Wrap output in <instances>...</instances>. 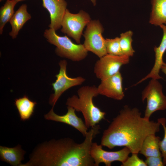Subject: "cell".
I'll list each match as a JSON object with an SVG mask.
<instances>
[{
    "mask_svg": "<svg viewBox=\"0 0 166 166\" xmlns=\"http://www.w3.org/2000/svg\"><path fill=\"white\" fill-rule=\"evenodd\" d=\"M17 3L18 2L24 1L25 0H14Z\"/></svg>",
    "mask_w": 166,
    "mask_h": 166,
    "instance_id": "obj_28",
    "label": "cell"
},
{
    "mask_svg": "<svg viewBox=\"0 0 166 166\" xmlns=\"http://www.w3.org/2000/svg\"><path fill=\"white\" fill-rule=\"evenodd\" d=\"M31 18L27 11V6L23 4L14 13L9 22L12 30L9 35L13 39L16 38L19 31L24 24Z\"/></svg>",
    "mask_w": 166,
    "mask_h": 166,
    "instance_id": "obj_16",
    "label": "cell"
},
{
    "mask_svg": "<svg viewBox=\"0 0 166 166\" xmlns=\"http://www.w3.org/2000/svg\"><path fill=\"white\" fill-rule=\"evenodd\" d=\"M103 26L98 20H92L86 26L84 37L83 45L88 51H90L100 58L107 54L105 39L102 34Z\"/></svg>",
    "mask_w": 166,
    "mask_h": 166,
    "instance_id": "obj_6",
    "label": "cell"
},
{
    "mask_svg": "<svg viewBox=\"0 0 166 166\" xmlns=\"http://www.w3.org/2000/svg\"><path fill=\"white\" fill-rule=\"evenodd\" d=\"M3 0H0V1L1 2V1H3Z\"/></svg>",
    "mask_w": 166,
    "mask_h": 166,
    "instance_id": "obj_29",
    "label": "cell"
},
{
    "mask_svg": "<svg viewBox=\"0 0 166 166\" xmlns=\"http://www.w3.org/2000/svg\"><path fill=\"white\" fill-rule=\"evenodd\" d=\"M44 36L50 43L56 46V54L74 61H79L85 59L88 54V51L83 44H75L66 35H58L56 31L49 28L46 30Z\"/></svg>",
    "mask_w": 166,
    "mask_h": 166,
    "instance_id": "obj_4",
    "label": "cell"
},
{
    "mask_svg": "<svg viewBox=\"0 0 166 166\" xmlns=\"http://www.w3.org/2000/svg\"><path fill=\"white\" fill-rule=\"evenodd\" d=\"M91 20L89 14L82 10L74 14L66 9L61 23V31L80 44L83 30Z\"/></svg>",
    "mask_w": 166,
    "mask_h": 166,
    "instance_id": "obj_7",
    "label": "cell"
},
{
    "mask_svg": "<svg viewBox=\"0 0 166 166\" xmlns=\"http://www.w3.org/2000/svg\"><path fill=\"white\" fill-rule=\"evenodd\" d=\"M67 113L63 115L55 113L52 107L48 113L44 116L47 120L60 122L69 125L76 128L85 136L87 133L88 128L82 119L76 115L75 109L72 107L68 106Z\"/></svg>",
    "mask_w": 166,
    "mask_h": 166,
    "instance_id": "obj_12",
    "label": "cell"
},
{
    "mask_svg": "<svg viewBox=\"0 0 166 166\" xmlns=\"http://www.w3.org/2000/svg\"><path fill=\"white\" fill-rule=\"evenodd\" d=\"M100 129L97 124L91 128L80 144L69 137L40 144L30 155L29 160L20 166H95L90 149Z\"/></svg>",
    "mask_w": 166,
    "mask_h": 166,
    "instance_id": "obj_1",
    "label": "cell"
},
{
    "mask_svg": "<svg viewBox=\"0 0 166 166\" xmlns=\"http://www.w3.org/2000/svg\"><path fill=\"white\" fill-rule=\"evenodd\" d=\"M121 166H147L145 162L140 159L138 153H132L124 162L122 163Z\"/></svg>",
    "mask_w": 166,
    "mask_h": 166,
    "instance_id": "obj_24",
    "label": "cell"
},
{
    "mask_svg": "<svg viewBox=\"0 0 166 166\" xmlns=\"http://www.w3.org/2000/svg\"><path fill=\"white\" fill-rule=\"evenodd\" d=\"M122 82L123 77L120 72L101 81L97 87L99 94L117 100H122L124 96Z\"/></svg>",
    "mask_w": 166,
    "mask_h": 166,
    "instance_id": "obj_11",
    "label": "cell"
},
{
    "mask_svg": "<svg viewBox=\"0 0 166 166\" xmlns=\"http://www.w3.org/2000/svg\"><path fill=\"white\" fill-rule=\"evenodd\" d=\"M133 34L131 30H128L121 33L119 38L120 46L124 55L130 57L133 55L135 52L132 45Z\"/></svg>",
    "mask_w": 166,
    "mask_h": 166,
    "instance_id": "obj_21",
    "label": "cell"
},
{
    "mask_svg": "<svg viewBox=\"0 0 166 166\" xmlns=\"http://www.w3.org/2000/svg\"><path fill=\"white\" fill-rule=\"evenodd\" d=\"M160 70L166 76V63H163L161 66Z\"/></svg>",
    "mask_w": 166,
    "mask_h": 166,
    "instance_id": "obj_26",
    "label": "cell"
},
{
    "mask_svg": "<svg viewBox=\"0 0 166 166\" xmlns=\"http://www.w3.org/2000/svg\"><path fill=\"white\" fill-rule=\"evenodd\" d=\"M102 146L96 142H92L91 144L90 154L95 166H98L101 163H104L106 166H110L111 163L115 161L122 163L125 161L131 153L129 149L125 147L117 151H108L104 150Z\"/></svg>",
    "mask_w": 166,
    "mask_h": 166,
    "instance_id": "obj_10",
    "label": "cell"
},
{
    "mask_svg": "<svg viewBox=\"0 0 166 166\" xmlns=\"http://www.w3.org/2000/svg\"><path fill=\"white\" fill-rule=\"evenodd\" d=\"M43 6L49 12L50 22L49 28L56 31L61 27L62 20L66 10L65 0H42Z\"/></svg>",
    "mask_w": 166,
    "mask_h": 166,
    "instance_id": "obj_13",
    "label": "cell"
},
{
    "mask_svg": "<svg viewBox=\"0 0 166 166\" xmlns=\"http://www.w3.org/2000/svg\"><path fill=\"white\" fill-rule=\"evenodd\" d=\"M17 3L14 0H7L0 9V34H2L3 29L10 22L14 14V7Z\"/></svg>",
    "mask_w": 166,
    "mask_h": 166,
    "instance_id": "obj_20",
    "label": "cell"
},
{
    "mask_svg": "<svg viewBox=\"0 0 166 166\" xmlns=\"http://www.w3.org/2000/svg\"><path fill=\"white\" fill-rule=\"evenodd\" d=\"M60 69L59 73L56 75L57 79L52 85L54 93L50 96L49 103L54 107L61 95L69 89L81 85L85 81L84 78L79 76L75 78L69 77L66 72L67 62L65 60H61L59 63Z\"/></svg>",
    "mask_w": 166,
    "mask_h": 166,
    "instance_id": "obj_9",
    "label": "cell"
},
{
    "mask_svg": "<svg viewBox=\"0 0 166 166\" xmlns=\"http://www.w3.org/2000/svg\"><path fill=\"white\" fill-rule=\"evenodd\" d=\"M14 103L18 111L21 120L23 121L30 118L34 113L37 104L36 102L30 100L26 95L16 99Z\"/></svg>",
    "mask_w": 166,
    "mask_h": 166,
    "instance_id": "obj_19",
    "label": "cell"
},
{
    "mask_svg": "<svg viewBox=\"0 0 166 166\" xmlns=\"http://www.w3.org/2000/svg\"><path fill=\"white\" fill-rule=\"evenodd\" d=\"M158 121L163 127L164 136L163 139L159 142V145L164 165H166V120L164 118H158Z\"/></svg>",
    "mask_w": 166,
    "mask_h": 166,
    "instance_id": "obj_23",
    "label": "cell"
},
{
    "mask_svg": "<svg viewBox=\"0 0 166 166\" xmlns=\"http://www.w3.org/2000/svg\"><path fill=\"white\" fill-rule=\"evenodd\" d=\"M161 138L155 134H152L146 137L143 141L139 153L146 158L150 156H161L159 147Z\"/></svg>",
    "mask_w": 166,
    "mask_h": 166,
    "instance_id": "obj_18",
    "label": "cell"
},
{
    "mask_svg": "<svg viewBox=\"0 0 166 166\" xmlns=\"http://www.w3.org/2000/svg\"><path fill=\"white\" fill-rule=\"evenodd\" d=\"M147 166H164L161 156H150L146 158L145 161Z\"/></svg>",
    "mask_w": 166,
    "mask_h": 166,
    "instance_id": "obj_25",
    "label": "cell"
},
{
    "mask_svg": "<svg viewBox=\"0 0 166 166\" xmlns=\"http://www.w3.org/2000/svg\"><path fill=\"white\" fill-rule=\"evenodd\" d=\"M142 101L146 99L147 105L144 117L149 120L151 115L159 110L166 109V96L162 85L158 80L152 78L142 93Z\"/></svg>",
    "mask_w": 166,
    "mask_h": 166,
    "instance_id": "obj_5",
    "label": "cell"
},
{
    "mask_svg": "<svg viewBox=\"0 0 166 166\" xmlns=\"http://www.w3.org/2000/svg\"><path fill=\"white\" fill-rule=\"evenodd\" d=\"M77 93L78 96L73 95L69 97L66 105L82 113L88 128L93 127L105 119V113L96 106L93 101V97L99 94L97 87L95 85L84 86L78 89Z\"/></svg>",
    "mask_w": 166,
    "mask_h": 166,
    "instance_id": "obj_3",
    "label": "cell"
},
{
    "mask_svg": "<svg viewBox=\"0 0 166 166\" xmlns=\"http://www.w3.org/2000/svg\"><path fill=\"white\" fill-rule=\"evenodd\" d=\"M130 57L125 55L115 56L107 54L96 62L94 73L101 81L106 79L120 72L121 66L128 63Z\"/></svg>",
    "mask_w": 166,
    "mask_h": 166,
    "instance_id": "obj_8",
    "label": "cell"
},
{
    "mask_svg": "<svg viewBox=\"0 0 166 166\" xmlns=\"http://www.w3.org/2000/svg\"><path fill=\"white\" fill-rule=\"evenodd\" d=\"M25 153L19 144L13 148L0 146L1 160L12 166H20Z\"/></svg>",
    "mask_w": 166,
    "mask_h": 166,
    "instance_id": "obj_15",
    "label": "cell"
},
{
    "mask_svg": "<svg viewBox=\"0 0 166 166\" xmlns=\"http://www.w3.org/2000/svg\"><path fill=\"white\" fill-rule=\"evenodd\" d=\"M93 3L94 6H95L96 5V0H90Z\"/></svg>",
    "mask_w": 166,
    "mask_h": 166,
    "instance_id": "obj_27",
    "label": "cell"
},
{
    "mask_svg": "<svg viewBox=\"0 0 166 166\" xmlns=\"http://www.w3.org/2000/svg\"><path fill=\"white\" fill-rule=\"evenodd\" d=\"M141 115L137 108L124 105L104 130L101 144L109 149L124 146L131 153L138 154L146 137L158 132L161 125L158 121H150Z\"/></svg>",
    "mask_w": 166,
    "mask_h": 166,
    "instance_id": "obj_2",
    "label": "cell"
},
{
    "mask_svg": "<svg viewBox=\"0 0 166 166\" xmlns=\"http://www.w3.org/2000/svg\"><path fill=\"white\" fill-rule=\"evenodd\" d=\"M163 31V37L159 45L155 46L154 48L155 53V60L153 66L150 73L141 79L135 85L141 83L149 78L158 80L163 78L160 74L162 65L164 62L163 57L166 51V24L160 26Z\"/></svg>",
    "mask_w": 166,
    "mask_h": 166,
    "instance_id": "obj_14",
    "label": "cell"
},
{
    "mask_svg": "<svg viewBox=\"0 0 166 166\" xmlns=\"http://www.w3.org/2000/svg\"><path fill=\"white\" fill-rule=\"evenodd\" d=\"M105 42L108 54L115 56L124 55L120 46L119 37L105 39Z\"/></svg>",
    "mask_w": 166,
    "mask_h": 166,
    "instance_id": "obj_22",
    "label": "cell"
},
{
    "mask_svg": "<svg viewBox=\"0 0 166 166\" xmlns=\"http://www.w3.org/2000/svg\"><path fill=\"white\" fill-rule=\"evenodd\" d=\"M149 22L156 26L166 24V0H152Z\"/></svg>",
    "mask_w": 166,
    "mask_h": 166,
    "instance_id": "obj_17",
    "label": "cell"
}]
</instances>
